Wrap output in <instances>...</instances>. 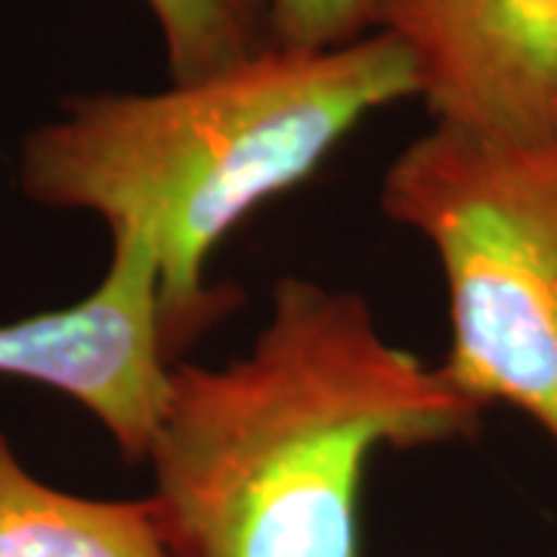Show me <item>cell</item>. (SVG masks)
<instances>
[{"label":"cell","instance_id":"1","mask_svg":"<svg viewBox=\"0 0 557 557\" xmlns=\"http://www.w3.org/2000/svg\"><path fill=\"white\" fill-rule=\"evenodd\" d=\"M483 409L381 335L369 300L278 278L226 366L180 359L146 461L168 557H359L381 449L471 437Z\"/></svg>","mask_w":557,"mask_h":557},{"label":"cell","instance_id":"2","mask_svg":"<svg viewBox=\"0 0 557 557\" xmlns=\"http://www.w3.org/2000/svg\"><path fill=\"white\" fill-rule=\"evenodd\" d=\"M418 97L416 69L384 32L335 50L267 47L211 78L156 94H90L22 139V193L100 214L152 242L174 354L236 298L208 285V258L236 226L317 174L369 115Z\"/></svg>","mask_w":557,"mask_h":557},{"label":"cell","instance_id":"3","mask_svg":"<svg viewBox=\"0 0 557 557\" xmlns=\"http://www.w3.org/2000/svg\"><path fill=\"white\" fill-rule=\"evenodd\" d=\"M381 211L440 260L453 325L440 375L483 412L520 409L557 446V137L434 124L387 168Z\"/></svg>","mask_w":557,"mask_h":557},{"label":"cell","instance_id":"4","mask_svg":"<svg viewBox=\"0 0 557 557\" xmlns=\"http://www.w3.org/2000/svg\"><path fill=\"white\" fill-rule=\"evenodd\" d=\"M177 362L161 317L159 258L134 230L112 233L109 270L87 298L0 325V375L81 403L131 461L149 456Z\"/></svg>","mask_w":557,"mask_h":557},{"label":"cell","instance_id":"5","mask_svg":"<svg viewBox=\"0 0 557 557\" xmlns=\"http://www.w3.org/2000/svg\"><path fill=\"white\" fill-rule=\"evenodd\" d=\"M434 124L496 139L557 137V0H375Z\"/></svg>","mask_w":557,"mask_h":557},{"label":"cell","instance_id":"6","mask_svg":"<svg viewBox=\"0 0 557 557\" xmlns=\"http://www.w3.org/2000/svg\"><path fill=\"white\" fill-rule=\"evenodd\" d=\"M0 557H168L152 498H87L32 478L0 431Z\"/></svg>","mask_w":557,"mask_h":557},{"label":"cell","instance_id":"7","mask_svg":"<svg viewBox=\"0 0 557 557\" xmlns=\"http://www.w3.org/2000/svg\"><path fill=\"white\" fill-rule=\"evenodd\" d=\"M159 22L171 84L226 72L273 47L270 0H143Z\"/></svg>","mask_w":557,"mask_h":557},{"label":"cell","instance_id":"8","mask_svg":"<svg viewBox=\"0 0 557 557\" xmlns=\"http://www.w3.org/2000/svg\"><path fill=\"white\" fill-rule=\"evenodd\" d=\"M375 0H270L273 47L285 50H335L366 38Z\"/></svg>","mask_w":557,"mask_h":557}]
</instances>
